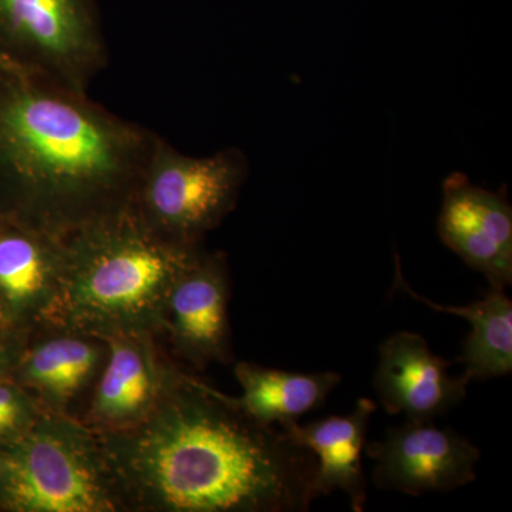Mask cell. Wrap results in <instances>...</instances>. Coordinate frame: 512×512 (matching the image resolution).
<instances>
[{"label": "cell", "mask_w": 512, "mask_h": 512, "mask_svg": "<svg viewBox=\"0 0 512 512\" xmlns=\"http://www.w3.org/2000/svg\"><path fill=\"white\" fill-rule=\"evenodd\" d=\"M126 512H305L316 458L181 370L146 419L99 434Z\"/></svg>", "instance_id": "cell-1"}, {"label": "cell", "mask_w": 512, "mask_h": 512, "mask_svg": "<svg viewBox=\"0 0 512 512\" xmlns=\"http://www.w3.org/2000/svg\"><path fill=\"white\" fill-rule=\"evenodd\" d=\"M154 137L0 57V218L63 238L124 210Z\"/></svg>", "instance_id": "cell-2"}, {"label": "cell", "mask_w": 512, "mask_h": 512, "mask_svg": "<svg viewBox=\"0 0 512 512\" xmlns=\"http://www.w3.org/2000/svg\"><path fill=\"white\" fill-rule=\"evenodd\" d=\"M66 272L55 322L110 338L160 335L165 301L201 244L161 237L131 204L63 237Z\"/></svg>", "instance_id": "cell-3"}, {"label": "cell", "mask_w": 512, "mask_h": 512, "mask_svg": "<svg viewBox=\"0 0 512 512\" xmlns=\"http://www.w3.org/2000/svg\"><path fill=\"white\" fill-rule=\"evenodd\" d=\"M0 457V511L126 512L100 436L79 417L43 410Z\"/></svg>", "instance_id": "cell-4"}, {"label": "cell", "mask_w": 512, "mask_h": 512, "mask_svg": "<svg viewBox=\"0 0 512 512\" xmlns=\"http://www.w3.org/2000/svg\"><path fill=\"white\" fill-rule=\"evenodd\" d=\"M248 173L238 148L190 157L156 134L131 207L161 237L201 244L234 210Z\"/></svg>", "instance_id": "cell-5"}, {"label": "cell", "mask_w": 512, "mask_h": 512, "mask_svg": "<svg viewBox=\"0 0 512 512\" xmlns=\"http://www.w3.org/2000/svg\"><path fill=\"white\" fill-rule=\"evenodd\" d=\"M0 57L87 92L107 64L96 0H0Z\"/></svg>", "instance_id": "cell-6"}, {"label": "cell", "mask_w": 512, "mask_h": 512, "mask_svg": "<svg viewBox=\"0 0 512 512\" xmlns=\"http://www.w3.org/2000/svg\"><path fill=\"white\" fill-rule=\"evenodd\" d=\"M377 488L419 497L430 491H453L476 480L480 450L456 431L433 420L413 421L387 430L386 439L370 444Z\"/></svg>", "instance_id": "cell-7"}, {"label": "cell", "mask_w": 512, "mask_h": 512, "mask_svg": "<svg viewBox=\"0 0 512 512\" xmlns=\"http://www.w3.org/2000/svg\"><path fill=\"white\" fill-rule=\"evenodd\" d=\"M64 272L62 237L0 218V318L6 329L26 335L55 322Z\"/></svg>", "instance_id": "cell-8"}, {"label": "cell", "mask_w": 512, "mask_h": 512, "mask_svg": "<svg viewBox=\"0 0 512 512\" xmlns=\"http://www.w3.org/2000/svg\"><path fill=\"white\" fill-rule=\"evenodd\" d=\"M106 357L103 338L49 322L26 333L12 379L45 412L79 417Z\"/></svg>", "instance_id": "cell-9"}, {"label": "cell", "mask_w": 512, "mask_h": 512, "mask_svg": "<svg viewBox=\"0 0 512 512\" xmlns=\"http://www.w3.org/2000/svg\"><path fill=\"white\" fill-rule=\"evenodd\" d=\"M153 333L106 338L107 357L80 419L97 434L141 423L181 372L158 352Z\"/></svg>", "instance_id": "cell-10"}, {"label": "cell", "mask_w": 512, "mask_h": 512, "mask_svg": "<svg viewBox=\"0 0 512 512\" xmlns=\"http://www.w3.org/2000/svg\"><path fill=\"white\" fill-rule=\"evenodd\" d=\"M228 302L227 258L202 249L168 292L161 333H167L175 352L195 367L229 363Z\"/></svg>", "instance_id": "cell-11"}, {"label": "cell", "mask_w": 512, "mask_h": 512, "mask_svg": "<svg viewBox=\"0 0 512 512\" xmlns=\"http://www.w3.org/2000/svg\"><path fill=\"white\" fill-rule=\"evenodd\" d=\"M437 231L490 288L512 284V208L504 195L471 184L464 174L448 175Z\"/></svg>", "instance_id": "cell-12"}, {"label": "cell", "mask_w": 512, "mask_h": 512, "mask_svg": "<svg viewBox=\"0 0 512 512\" xmlns=\"http://www.w3.org/2000/svg\"><path fill=\"white\" fill-rule=\"evenodd\" d=\"M450 362L434 355L419 333L399 332L379 348L375 386L377 399L389 414L427 421L463 402L466 376H451Z\"/></svg>", "instance_id": "cell-13"}, {"label": "cell", "mask_w": 512, "mask_h": 512, "mask_svg": "<svg viewBox=\"0 0 512 512\" xmlns=\"http://www.w3.org/2000/svg\"><path fill=\"white\" fill-rule=\"evenodd\" d=\"M376 410L373 400L360 399L355 410L346 416H332L306 426L295 423L284 429L316 458L315 498L339 490L348 495L353 511L365 510L367 491L362 451L367 426Z\"/></svg>", "instance_id": "cell-14"}, {"label": "cell", "mask_w": 512, "mask_h": 512, "mask_svg": "<svg viewBox=\"0 0 512 512\" xmlns=\"http://www.w3.org/2000/svg\"><path fill=\"white\" fill-rule=\"evenodd\" d=\"M242 394L231 402L251 419L286 429L299 423L303 414L319 409L342 380L335 372L293 373L255 363L234 367Z\"/></svg>", "instance_id": "cell-15"}, {"label": "cell", "mask_w": 512, "mask_h": 512, "mask_svg": "<svg viewBox=\"0 0 512 512\" xmlns=\"http://www.w3.org/2000/svg\"><path fill=\"white\" fill-rule=\"evenodd\" d=\"M394 289L407 293L414 301L430 306L434 311L450 313L468 320L470 335L464 340L463 353L457 362L463 363L470 382L510 375L512 370V302L505 289L490 288L481 301L467 306H443L423 298L413 291L402 274L396 255Z\"/></svg>", "instance_id": "cell-16"}, {"label": "cell", "mask_w": 512, "mask_h": 512, "mask_svg": "<svg viewBox=\"0 0 512 512\" xmlns=\"http://www.w3.org/2000/svg\"><path fill=\"white\" fill-rule=\"evenodd\" d=\"M42 412L35 397L12 377L0 379V446L22 436Z\"/></svg>", "instance_id": "cell-17"}, {"label": "cell", "mask_w": 512, "mask_h": 512, "mask_svg": "<svg viewBox=\"0 0 512 512\" xmlns=\"http://www.w3.org/2000/svg\"><path fill=\"white\" fill-rule=\"evenodd\" d=\"M25 335L0 328V379L12 377Z\"/></svg>", "instance_id": "cell-18"}, {"label": "cell", "mask_w": 512, "mask_h": 512, "mask_svg": "<svg viewBox=\"0 0 512 512\" xmlns=\"http://www.w3.org/2000/svg\"><path fill=\"white\" fill-rule=\"evenodd\" d=\"M0 476H2V457H0Z\"/></svg>", "instance_id": "cell-19"}, {"label": "cell", "mask_w": 512, "mask_h": 512, "mask_svg": "<svg viewBox=\"0 0 512 512\" xmlns=\"http://www.w3.org/2000/svg\"><path fill=\"white\" fill-rule=\"evenodd\" d=\"M0 328H5V325H3V322H2V318H0Z\"/></svg>", "instance_id": "cell-20"}]
</instances>
